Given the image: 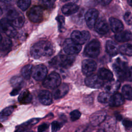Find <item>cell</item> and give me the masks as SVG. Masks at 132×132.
<instances>
[{"mask_svg":"<svg viewBox=\"0 0 132 132\" xmlns=\"http://www.w3.org/2000/svg\"><path fill=\"white\" fill-rule=\"evenodd\" d=\"M31 56L35 59L51 57L54 53L52 44L47 41H40L34 43L30 48Z\"/></svg>","mask_w":132,"mask_h":132,"instance_id":"cell-1","label":"cell"},{"mask_svg":"<svg viewBox=\"0 0 132 132\" xmlns=\"http://www.w3.org/2000/svg\"><path fill=\"white\" fill-rule=\"evenodd\" d=\"M75 57L70 55L60 54L53 58L49 62L50 64L57 69H68L72 65Z\"/></svg>","mask_w":132,"mask_h":132,"instance_id":"cell-2","label":"cell"},{"mask_svg":"<svg viewBox=\"0 0 132 132\" xmlns=\"http://www.w3.org/2000/svg\"><path fill=\"white\" fill-rule=\"evenodd\" d=\"M7 16V19L12 25L18 28L22 27L25 22L24 15L13 8H9Z\"/></svg>","mask_w":132,"mask_h":132,"instance_id":"cell-3","label":"cell"},{"mask_svg":"<svg viewBox=\"0 0 132 132\" xmlns=\"http://www.w3.org/2000/svg\"><path fill=\"white\" fill-rule=\"evenodd\" d=\"M61 82V78L58 73L55 72L51 73L43 80V85L50 89H55L58 88Z\"/></svg>","mask_w":132,"mask_h":132,"instance_id":"cell-4","label":"cell"},{"mask_svg":"<svg viewBox=\"0 0 132 132\" xmlns=\"http://www.w3.org/2000/svg\"><path fill=\"white\" fill-rule=\"evenodd\" d=\"M100 50V42L97 40L93 39L86 45L84 49V54L86 56L90 58H95L99 55Z\"/></svg>","mask_w":132,"mask_h":132,"instance_id":"cell-5","label":"cell"},{"mask_svg":"<svg viewBox=\"0 0 132 132\" xmlns=\"http://www.w3.org/2000/svg\"><path fill=\"white\" fill-rule=\"evenodd\" d=\"M113 69L117 74V76L121 79H124L126 73L128 69L126 62L120 58L117 59L112 65Z\"/></svg>","mask_w":132,"mask_h":132,"instance_id":"cell-6","label":"cell"},{"mask_svg":"<svg viewBox=\"0 0 132 132\" xmlns=\"http://www.w3.org/2000/svg\"><path fill=\"white\" fill-rule=\"evenodd\" d=\"M43 10L41 6L35 5L29 10L27 15L28 19L33 23H39L43 19Z\"/></svg>","mask_w":132,"mask_h":132,"instance_id":"cell-7","label":"cell"},{"mask_svg":"<svg viewBox=\"0 0 132 132\" xmlns=\"http://www.w3.org/2000/svg\"><path fill=\"white\" fill-rule=\"evenodd\" d=\"M64 52L68 54L73 55L78 54L81 50V45L74 42L71 39H67L63 44Z\"/></svg>","mask_w":132,"mask_h":132,"instance_id":"cell-8","label":"cell"},{"mask_svg":"<svg viewBox=\"0 0 132 132\" xmlns=\"http://www.w3.org/2000/svg\"><path fill=\"white\" fill-rule=\"evenodd\" d=\"M90 38V34L87 30H74L71 35V39L76 43L81 45L88 41Z\"/></svg>","mask_w":132,"mask_h":132,"instance_id":"cell-9","label":"cell"},{"mask_svg":"<svg viewBox=\"0 0 132 132\" xmlns=\"http://www.w3.org/2000/svg\"><path fill=\"white\" fill-rule=\"evenodd\" d=\"M1 28L2 31L9 37L14 38L17 34L14 26L6 18L1 20Z\"/></svg>","mask_w":132,"mask_h":132,"instance_id":"cell-10","label":"cell"},{"mask_svg":"<svg viewBox=\"0 0 132 132\" xmlns=\"http://www.w3.org/2000/svg\"><path fill=\"white\" fill-rule=\"evenodd\" d=\"M86 86L93 89H99L104 86L103 80L96 74H92L87 76L85 79Z\"/></svg>","mask_w":132,"mask_h":132,"instance_id":"cell-11","label":"cell"},{"mask_svg":"<svg viewBox=\"0 0 132 132\" xmlns=\"http://www.w3.org/2000/svg\"><path fill=\"white\" fill-rule=\"evenodd\" d=\"M47 70L44 64H38L32 68V76L33 78L38 81L44 80L46 77Z\"/></svg>","mask_w":132,"mask_h":132,"instance_id":"cell-12","label":"cell"},{"mask_svg":"<svg viewBox=\"0 0 132 132\" xmlns=\"http://www.w3.org/2000/svg\"><path fill=\"white\" fill-rule=\"evenodd\" d=\"M98 11L94 8L89 9L85 14V19L87 25L92 28L95 26L98 15Z\"/></svg>","mask_w":132,"mask_h":132,"instance_id":"cell-13","label":"cell"},{"mask_svg":"<svg viewBox=\"0 0 132 132\" xmlns=\"http://www.w3.org/2000/svg\"><path fill=\"white\" fill-rule=\"evenodd\" d=\"M97 67L96 62L91 59H85L82 62L81 69L85 75L89 76L93 74Z\"/></svg>","mask_w":132,"mask_h":132,"instance_id":"cell-14","label":"cell"},{"mask_svg":"<svg viewBox=\"0 0 132 132\" xmlns=\"http://www.w3.org/2000/svg\"><path fill=\"white\" fill-rule=\"evenodd\" d=\"M106 112L103 110H100L93 113L89 118L90 124L93 126H97L100 125L106 119Z\"/></svg>","mask_w":132,"mask_h":132,"instance_id":"cell-15","label":"cell"},{"mask_svg":"<svg viewBox=\"0 0 132 132\" xmlns=\"http://www.w3.org/2000/svg\"><path fill=\"white\" fill-rule=\"evenodd\" d=\"M95 30L99 34H106L109 30V26L106 21L103 18L98 19L95 25Z\"/></svg>","mask_w":132,"mask_h":132,"instance_id":"cell-16","label":"cell"},{"mask_svg":"<svg viewBox=\"0 0 132 132\" xmlns=\"http://www.w3.org/2000/svg\"><path fill=\"white\" fill-rule=\"evenodd\" d=\"M69 87L68 84L63 83L53 91V97L55 100L60 99L64 97L68 92Z\"/></svg>","mask_w":132,"mask_h":132,"instance_id":"cell-17","label":"cell"},{"mask_svg":"<svg viewBox=\"0 0 132 132\" xmlns=\"http://www.w3.org/2000/svg\"><path fill=\"white\" fill-rule=\"evenodd\" d=\"M40 103L44 105H50L52 103V95L47 90H42L38 94Z\"/></svg>","mask_w":132,"mask_h":132,"instance_id":"cell-18","label":"cell"},{"mask_svg":"<svg viewBox=\"0 0 132 132\" xmlns=\"http://www.w3.org/2000/svg\"><path fill=\"white\" fill-rule=\"evenodd\" d=\"M104 89L106 92L109 94L116 93V91L120 87V82L119 81L111 80L107 81L104 85Z\"/></svg>","mask_w":132,"mask_h":132,"instance_id":"cell-19","label":"cell"},{"mask_svg":"<svg viewBox=\"0 0 132 132\" xmlns=\"http://www.w3.org/2000/svg\"><path fill=\"white\" fill-rule=\"evenodd\" d=\"M40 119L38 118H34L31 119L22 124L16 127L15 130L14 132H24L27 130V129H29L31 126L34 125L35 124H37L39 121Z\"/></svg>","mask_w":132,"mask_h":132,"instance_id":"cell-20","label":"cell"},{"mask_svg":"<svg viewBox=\"0 0 132 132\" xmlns=\"http://www.w3.org/2000/svg\"><path fill=\"white\" fill-rule=\"evenodd\" d=\"M12 47L11 40L7 37L3 39L2 36L1 37V53L2 55L7 54Z\"/></svg>","mask_w":132,"mask_h":132,"instance_id":"cell-21","label":"cell"},{"mask_svg":"<svg viewBox=\"0 0 132 132\" xmlns=\"http://www.w3.org/2000/svg\"><path fill=\"white\" fill-rule=\"evenodd\" d=\"M61 10L65 15H71L76 13L79 10V6L75 3H70L63 5Z\"/></svg>","mask_w":132,"mask_h":132,"instance_id":"cell-22","label":"cell"},{"mask_svg":"<svg viewBox=\"0 0 132 132\" xmlns=\"http://www.w3.org/2000/svg\"><path fill=\"white\" fill-rule=\"evenodd\" d=\"M109 23L112 30L116 33H118L122 31L124 28L123 23L119 19L111 17L109 19Z\"/></svg>","mask_w":132,"mask_h":132,"instance_id":"cell-23","label":"cell"},{"mask_svg":"<svg viewBox=\"0 0 132 132\" xmlns=\"http://www.w3.org/2000/svg\"><path fill=\"white\" fill-rule=\"evenodd\" d=\"M124 102V97L121 94L116 93L111 96L109 105L111 107H117L122 105Z\"/></svg>","mask_w":132,"mask_h":132,"instance_id":"cell-24","label":"cell"},{"mask_svg":"<svg viewBox=\"0 0 132 132\" xmlns=\"http://www.w3.org/2000/svg\"><path fill=\"white\" fill-rule=\"evenodd\" d=\"M115 39L120 42H127L132 39V34L128 30L122 31L116 34Z\"/></svg>","mask_w":132,"mask_h":132,"instance_id":"cell-25","label":"cell"},{"mask_svg":"<svg viewBox=\"0 0 132 132\" xmlns=\"http://www.w3.org/2000/svg\"><path fill=\"white\" fill-rule=\"evenodd\" d=\"M116 120L112 117L106 118L104 123V130L106 132H114L116 128Z\"/></svg>","mask_w":132,"mask_h":132,"instance_id":"cell-26","label":"cell"},{"mask_svg":"<svg viewBox=\"0 0 132 132\" xmlns=\"http://www.w3.org/2000/svg\"><path fill=\"white\" fill-rule=\"evenodd\" d=\"M119 47H118L117 44L113 41L112 40H107L106 43V52L110 55H116Z\"/></svg>","mask_w":132,"mask_h":132,"instance_id":"cell-27","label":"cell"},{"mask_svg":"<svg viewBox=\"0 0 132 132\" xmlns=\"http://www.w3.org/2000/svg\"><path fill=\"white\" fill-rule=\"evenodd\" d=\"M32 95L28 90H24L22 92L18 97V101L21 104H29L32 101Z\"/></svg>","mask_w":132,"mask_h":132,"instance_id":"cell-28","label":"cell"},{"mask_svg":"<svg viewBox=\"0 0 132 132\" xmlns=\"http://www.w3.org/2000/svg\"><path fill=\"white\" fill-rule=\"evenodd\" d=\"M98 75L103 79L107 81L111 80L113 78V74L112 72L104 68L100 69L98 72Z\"/></svg>","mask_w":132,"mask_h":132,"instance_id":"cell-29","label":"cell"},{"mask_svg":"<svg viewBox=\"0 0 132 132\" xmlns=\"http://www.w3.org/2000/svg\"><path fill=\"white\" fill-rule=\"evenodd\" d=\"M10 84L13 88L21 89L24 86V80L20 76L15 75L13 76L10 80Z\"/></svg>","mask_w":132,"mask_h":132,"instance_id":"cell-30","label":"cell"},{"mask_svg":"<svg viewBox=\"0 0 132 132\" xmlns=\"http://www.w3.org/2000/svg\"><path fill=\"white\" fill-rule=\"evenodd\" d=\"M119 52L126 55H132V41L128 42L119 47Z\"/></svg>","mask_w":132,"mask_h":132,"instance_id":"cell-31","label":"cell"},{"mask_svg":"<svg viewBox=\"0 0 132 132\" xmlns=\"http://www.w3.org/2000/svg\"><path fill=\"white\" fill-rule=\"evenodd\" d=\"M32 66L31 64H27L21 69V72L22 76L25 79H29L32 74Z\"/></svg>","mask_w":132,"mask_h":132,"instance_id":"cell-32","label":"cell"},{"mask_svg":"<svg viewBox=\"0 0 132 132\" xmlns=\"http://www.w3.org/2000/svg\"><path fill=\"white\" fill-rule=\"evenodd\" d=\"M123 96L128 100H132V87L129 85L123 86L122 89Z\"/></svg>","mask_w":132,"mask_h":132,"instance_id":"cell-33","label":"cell"},{"mask_svg":"<svg viewBox=\"0 0 132 132\" xmlns=\"http://www.w3.org/2000/svg\"><path fill=\"white\" fill-rule=\"evenodd\" d=\"M111 96L110 95V94L107 93V92H102L98 94L97 96V100L98 101L101 103L109 104L111 98Z\"/></svg>","mask_w":132,"mask_h":132,"instance_id":"cell-34","label":"cell"},{"mask_svg":"<svg viewBox=\"0 0 132 132\" xmlns=\"http://www.w3.org/2000/svg\"><path fill=\"white\" fill-rule=\"evenodd\" d=\"M14 109V107L11 106H9L5 108H4L1 112V121L3 120V119L5 118H7V117L9 116L11 114V113H12V112L13 111Z\"/></svg>","mask_w":132,"mask_h":132,"instance_id":"cell-35","label":"cell"},{"mask_svg":"<svg viewBox=\"0 0 132 132\" xmlns=\"http://www.w3.org/2000/svg\"><path fill=\"white\" fill-rule=\"evenodd\" d=\"M30 3V0H20L17 2V5L22 11H25L29 7Z\"/></svg>","mask_w":132,"mask_h":132,"instance_id":"cell-36","label":"cell"},{"mask_svg":"<svg viewBox=\"0 0 132 132\" xmlns=\"http://www.w3.org/2000/svg\"><path fill=\"white\" fill-rule=\"evenodd\" d=\"M56 20L57 21V23L58 24V29L60 31H62V29L64 28L65 25V21L64 18L63 16L59 15L57 16Z\"/></svg>","mask_w":132,"mask_h":132,"instance_id":"cell-37","label":"cell"},{"mask_svg":"<svg viewBox=\"0 0 132 132\" xmlns=\"http://www.w3.org/2000/svg\"><path fill=\"white\" fill-rule=\"evenodd\" d=\"M124 19L127 25H132V12L126 11L124 15Z\"/></svg>","mask_w":132,"mask_h":132,"instance_id":"cell-38","label":"cell"},{"mask_svg":"<svg viewBox=\"0 0 132 132\" xmlns=\"http://www.w3.org/2000/svg\"><path fill=\"white\" fill-rule=\"evenodd\" d=\"M70 116L71 121H75L79 119L81 116V113L78 110H74L70 112Z\"/></svg>","mask_w":132,"mask_h":132,"instance_id":"cell-39","label":"cell"},{"mask_svg":"<svg viewBox=\"0 0 132 132\" xmlns=\"http://www.w3.org/2000/svg\"><path fill=\"white\" fill-rule=\"evenodd\" d=\"M125 128L128 132H132V121L128 119H124L122 122Z\"/></svg>","mask_w":132,"mask_h":132,"instance_id":"cell-40","label":"cell"},{"mask_svg":"<svg viewBox=\"0 0 132 132\" xmlns=\"http://www.w3.org/2000/svg\"><path fill=\"white\" fill-rule=\"evenodd\" d=\"M62 126L61 123L57 121H53L51 124V128L52 132H57L59 130Z\"/></svg>","mask_w":132,"mask_h":132,"instance_id":"cell-41","label":"cell"},{"mask_svg":"<svg viewBox=\"0 0 132 132\" xmlns=\"http://www.w3.org/2000/svg\"><path fill=\"white\" fill-rule=\"evenodd\" d=\"M77 12V14L75 15H74V20L75 21L77 22V23H79V22H80V23H82L83 22L84 20V11L82 10H80L79 12Z\"/></svg>","mask_w":132,"mask_h":132,"instance_id":"cell-42","label":"cell"},{"mask_svg":"<svg viewBox=\"0 0 132 132\" xmlns=\"http://www.w3.org/2000/svg\"><path fill=\"white\" fill-rule=\"evenodd\" d=\"M54 1H42L41 2L42 6L46 9L52 8L54 5Z\"/></svg>","mask_w":132,"mask_h":132,"instance_id":"cell-43","label":"cell"},{"mask_svg":"<svg viewBox=\"0 0 132 132\" xmlns=\"http://www.w3.org/2000/svg\"><path fill=\"white\" fill-rule=\"evenodd\" d=\"M91 128L89 125H82L78 127L75 132H91Z\"/></svg>","mask_w":132,"mask_h":132,"instance_id":"cell-44","label":"cell"},{"mask_svg":"<svg viewBox=\"0 0 132 132\" xmlns=\"http://www.w3.org/2000/svg\"><path fill=\"white\" fill-rule=\"evenodd\" d=\"M125 79L132 81V67L128 68L125 75Z\"/></svg>","mask_w":132,"mask_h":132,"instance_id":"cell-45","label":"cell"},{"mask_svg":"<svg viewBox=\"0 0 132 132\" xmlns=\"http://www.w3.org/2000/svg\"><path fill=\"white\" fill-rule=\"evenodd\" d=\"M49 125L47 123H43L38 127V132H44L48 128Z\"/></svg>","mask_w":132,"mask_h":132,"instance_id":"cell-46","label":"cell"},{"mask_svg":"<svg viewBox=\"0 0 132 132\" xmlns=\"http://www.w3.org/2000/svg\"><path fill=\"white\" fill-rule=\"evenodd\" d=\"M84 102L87 104H91L93 103V98L90 96H87L84 98Z\"/></svg>","mask_w":132,"mask_h":132,"instance_id":"cell-47","label":"cell"},{"mask_svg":"<svg viewBox=\"0 0 132 132\" xmlns=\"http://www.w3.org/2000/svg\"><path fill=\"white\" fill-rule=\"evenodd\" d=\"M20 90H21V89H20L13 88L12 89V90L11 91V92H10V95L11 96H15V95H17L19 93Z\"/></svg>","mask_w":132,"mask_h":132,"instance_id":"cell-48","label":"cell"},{"mask_svg":"<svg viewBox=\"0 0 132 132\" xmlns=\"http://www.w3.org/2000/svg\"><path fill=\"white\" fill-rule=\"evenodd\" d=\"M100 4H101L102 5L105 6V5H108L109 3H110L111 2V1H100L98 2Z\"/></svg>","mask_w":132,"mask_h":132,"instance_id":"cell-49","label":"cell"},{"mask_svg":"<svg viewBox=\"0 0 132 132\" xmlns=\"http://www.w3.org/2000/svg\"><path fill=\"white\" fill-rule=\"evenodd\" d=\"M127 3H128V4L130 6H132V1H130V0L128 1H127Z\"/></svg>","mask_w":132,"mask_h":132,"instance_id":"cell-50","label":"cell"},{"mask_svg":"<svg viewBox=\"0 0 132 132\" xmlns=\"http://www.w3.org/2000/svg\"><path fill=\"white\" fill-rule=\"evenodd\" d=\"M96 132H106L104 129H99V130H98Z\"/></svg>","mask_w":132,"mask_h":132,"instance_id":"cell-51","label":"cell"},{"mask_svg":"<svg viewBox=\"0 0 132 132\" xmlns=\"http://www.w3.org/2000/svg\"><path fill=\"white\" fill-rule=\"evenodd\" d=\"M24 132H35V131H31V130H27L26 131H24Z\"/></svg>","mask_w":132,"mask_h":132,"instance_id":"cell-52","label":"cell"}]
</instances>
